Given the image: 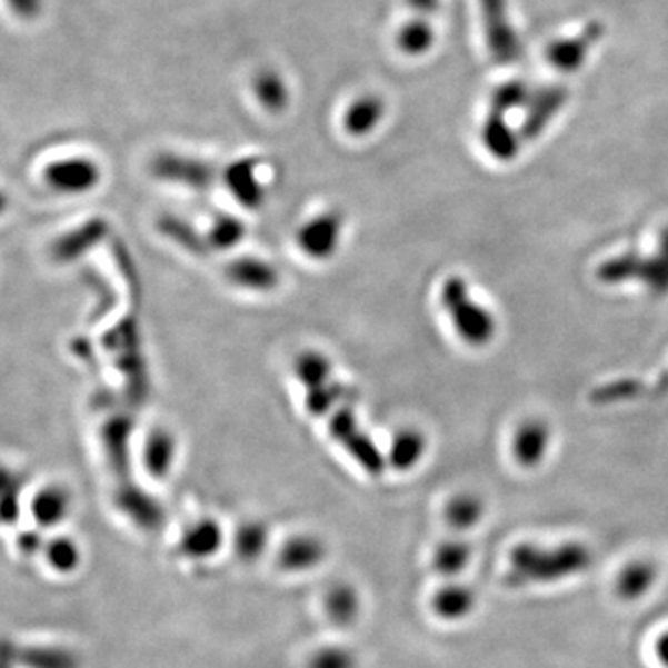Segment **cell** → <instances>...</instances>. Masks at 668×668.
<instances>
[{
  "label": "cell",
  "mask_w": 668,
  "mask_h": 668,
  "mask_svg": "<svg viewBox=\"0 0 668 668\" xmlns=\"http://www.w3.org/2000/svg\"><path fill=\"white\" fill-rule=\"evenodd\" d=\"M437 41V34L429 19L415 18L398 30L396 36V46L399 51L403 52L405 57L420 58L431 51Z\"/></svg>",
  "instance_id": "obj_26"
},
{
  "label": "cell",
  "mask_w": 668,
  "mask_h": 668,
  "mask_svg": "<svg viewBox=\"0 0 668 668\" xmlns=\"http://www.w3.org/2000/svg\"><path fill=\"white\" fill-rule=\"evenodd\" d=\"M18 546L24 556H36L46 550V540L38 531H23L19 535Z\"/></svg>",
  "instance_id": "obj_43"
},
{
  "label": "cell",
  "mask_w": 668,
  "mask_h": 668,
  "mask_svg": "<svg viewBox=\"0 0 668 668\" xmlns=\"http://www.w3.org/2000/svg\"><path fill=\"white\" fill-rule=\"evenodd\" d=\"M310 668H355V657L342 648H323L310 659Z\"/></svg>",
  "instance_id": "obj_41"
},
{
  "label": "cell",
  "mask_w": 668,
  "mask_h": 668,
  "mask_svg": "<svg viewBox=\"0 0 668 668\" xmlns=\"http://www.w3.org/2000/svg\"><path fill=\"white\" fill-rule=\"evenodd\" d=\"M223 277L232 288L255 296L277 292L282 285V273L277 265L257 255L232 257L223 268Z\"/></svg>",
  "instance_id": "obj_8"
},
{
  "label": "cell",
  "mask_w": 668,
  "mask_h": 668,
  "mask_svg": "<svg viewBox=\"0 0 668 668\" xmlns=\"http://www.w3.org/2000/svg\"><path fill=\"white\" fill-rule=\"evenodd\" d=\"M266 545H268V529L265 524H243L235 537V550L243 561H253L257 557L262 556Z\"/></svg>",
  "instance_id": "obj_37"
},
{
  "label": "cell",
  "mask_w": 668,
  "mask_h": 668,
  "mask_svg": "<svg viewBox=\"0 0 668 668\" xmlns=\"http://www.w3.org/2000/svg\"><path fill=\"white\" fill-rule=\"evenodd\" d=\"M259 169L257 158H240L221 169V182L226 190L246 210H260L268 201V188L265 180L260 179Z\"/></svg>",
  "instance_id": "obj_10"
},
{
  "label": "cell",
  "mask_w": 668,
  "mask_h": 668,
  "mask_svg": "<svg viewBox=\"0 0 668 668\" xmlns=\"http://www.w3.org/2000/svg\"><path fill=\"white\" fill-rule=\"evenodd\" d=\"M46 182L60 196H88L102 182V169L93 158L68 157L47 166Z\"/></svg>",
  "instance_id": "obj_7"
},
{
  "label": "cell",
  "mask_w": 668,
  "mask_h": 668,
  "mask_svg": "<svg viewBox=\"0 0 668 668\" xmlns=\"http://www.w3.org/2000/svg\"><path fill=\"white\" fill-rule=\"evenodd\" d=\"M246 237H248L246 221L229 212L213 216L205 229V238H207L210 253H231L242 246Z\"/></svg>",
  "instance_id": "obj_18"
},
{
  "label": "cell",
  "mask_w": 668,
  "mask_h": 668,
  "mask_svg": "<svg viewBox=\"0 0 668 668\" xmlns=\"http://www.w3.org/2000/svg\"><path fill=\"white\" fill-rule=\"evenodd\" d=\"M346 227L348 221L343 212L338 208H326L305 219L293 235V242L299 253L310 262H331L342 249Z\"/></svg>",
  "instance_id": "obj_4"
},
{
  "label": "cell",
  "mask_w": 668,
  "mask_h": 668,
  "mask_svg": "<svg viewBox=\"0 0 668 668\" xmlns=\"http://www.w3.org/2000/svg\"><path fill=\"white\" fill-rule=\"evenodd\" d=\"M550 427L542 420H526L512 437V456L524 468L539 467L550 446Z\"/></svg>",
  "instance_id": "obj_15"
},
{
  "label": "cell",
  "mask_w": 668,
  "mask_h": 668,
  "mask_svg": "<svg viewBox=\"0 0 668 668\" xmlns=\"http://www.w3.org/2000/svg\"><path fill=\"white\" fill-rule=\"evenodd\" d=\"M10 207V197L7 196V191L0 190V216L7 212Z\"/></svg>",
  "instance_id": "obj_47"
},
{
  "label": "cell",
  "mask_w": 668,
  "mask_h": 668,
  "mask_svg": "<svg viewBox=\"0 0 668 668\" xmlns=\"http://www.w3.org/2000/svg\"><path fill=\"white\" fill-rule=\"evenodd\" d=\"M606 24L590 21L576 36L559 38L546 47V60L561 73H576L589 60L590 52L604 40Z\"/></svg>",
  "instance_id": "obj_9"
},
{
  "label": "cell",
  "mask_w": 668,
  "mask_h": 668,
  "mask_svg": "<svg viewBox=\"0 0 668 668\" xmlns=\"http://www.w3.org/2000/svg\"><path fill=\"white\" fill-rule=\"evenodd\" d=\"M292 373L303 390H309V388L321 387V385L332 381L335 365H332L331 357L320 349H303L293 357Z\"/></svg>",
  "instance_id": "obj_22"
},
{
  "label": "cell",
  "mask_w": 668,
  "mask_h": 668,
  "mask_svg": "<svg viewBox=\"0 0 668 668\" xmlns=\"http://www.w3.org/2000/svg\"><path fill=\"white\" fill-rule=\"evenodd\" d=\"M47 561L51 562V567L58 572H73L74 568L79 567L80 550L77 542L68 539V537H58L46 545Z\"/></svg>",
  "instance_id": "obj_39"
},
{
  "label": "cell",
  "mask_w": 668,
  "mask_h": 668,
  "mask_svg": "<svg viewBox=\"0 0 668 668\" xmlns=\"http://www.w3.org/2000/svg\"><path fill=\"white\" fill-rule=\"evenodd\" d=\"M438 303L443 315L450 318L457 337L470 348H485L495 340L498 332L496 316L472 298L467 279L461 276L446 277L438 290Z\"/></svg>",
  "instance_id": "obj_1"
},
{
  "label": "cell",
  "mask_w": 668,
  "mask_h": 668,
  "mask_svg": "<svg viewBox=\"0 0 668 668\" xmlns=\"http://www.w3.org/2000/svg\"><path fill=\"white\" fill-rule=\"evenodd\" d=\"M639 251L629 249V251H624L617 257L604 260L598 271H596V277H598V281L609 285V287L637 282V279H639Z\"/></svg>",
  "instance_id": "obj_30"
},
{
  "label": "cell",
  "mask_w": 668,
  "mask_h": 668,
  "mask_svg": "<svg viewBox=\"0 0 668 668\" xmlns=\"http://www.w3.org/2000/svg\"><path fill=\"white\" fill-rule=\"evenodd\" d=\"M253 91L260 107L271 116L287 112V108L290 107V86L276 69H260L259 73L255 74Z\"/></svg>",
  "instance_id": "obj_20"
},
{
  "label": "cell",
  "mask_w": 668,
  "mask_h": 668,
  "mask_svg": "<svg viewBox=\"0 0 668 668\" xmlns=\"http://www.w3.org/2000/svg\"><path fill=\"white\" fill-rule=\"evenodd\" d=\"M387 116V102L377 93L357 97L343 112L342 127L351 138H368L373 134Z\"/></svg>",
  "instance_id": "obj_13"
},
{
  "label": "cell",
  "mask_w": 668,
  "mask_h": 668,
  "mask_svg": "<svg viewBox=\"0 0 668 668\" xmlns=\"http://www.w3.org/2000/svg\"><path fill=\"white\" fill-rule=\"evenodd\" d=\"M476 604V596L465 585H446L432 598V609L438 617L457 620L467 617Z\"/></svg>",
  "instance_id": "obj_29"
},
{
  "label": "cell",
  "mask_w": 668,
  "mask_h": 668,
  "mask_svg": "<svg viewBox=\"0 0 668 668\" xmlns=\"http://www.w3.org/2000/svg\"><path fill=\"white\" fill-rule=\"evenodd\" d=\"M657 657L668 668V634L661 635V639L657 642Z\"/></svg>",
  "instance_id": "obj_46"
},
{
  "label": "cell",
  "mask_w": 668,
  "mask_h": 668,
  "mask_svg": "<svg viewBox=\"0 0 668 668\" xmlns=\"http://www.w3.org/2000/svg\"><path fill=\"white\" fill-rule=\"evenodd\" d=\"M71 511V495L68 489L51 485L41 489L32 500V517L41 528H54L62 524Z\"/></svg>",
  "instance_id": "obj_24"
},
{
  "label": "cell",
  "mask_w": 668,
  "mask_h": 668,
  "mask_svg": "<svg viewBox=\"0 0 668 668\" xmlns=\"http://www.w3.org/2000/svg\"><path fill=\"white\" fill-rule=\"evenodd\" d=\"M349 398V388L337 377L321 387L303 390V407L310 416L326 420L338 405Z\"/></svg>",
  "instance_id": "obj_28"
},
{
  "label": "cell",
  "mask_w": 668,
  "mask_h": 668,
  "mask_svg": "<svg viewBox=\"0 0 668 668\" xmlns=\"http://www.w3.org/2000/svg\"><path fill=\"white\" fill-rule=\"evenodd\" d=\"M327 612L335 622L351 624L359 612V596L355 595L353 589L338 585L335 589L329 590L326 601Z\"/></svg>",
  "instance_id": "obj_38"
},
{
  "label": "cell",
  "mask_w": 668,
  "mask_h": 668,
  "mask_svg": "<svg viewBox=\"0 0 668 668\" xmlns=\"http://www.w3.org/2000/svg\"><path fill=\"white\" fill-rule=\"evenodd\" d=\"M21 489L23 481L7 468L0 467V524L18 522L21 512Z\"/></svg>",
  "instance_id": "obj_33"
},
{
  "label": "cell",
  "mask_w": 668,
  "mask_h": 668,
  "mask_svg": "<svg viewBox=\"0 0 668 668\" xmlns=\"http://www.w3.org/2000/svg\"><path fill=\"white\" fill-rule=\"evenodd\" d=\"M223 545V531L213 518H201L186 529L180 539V550L191 559H207L218 554Z\"/></svg>",
  "instance_id": "obj_19"
},
{
  "label": "cell",
  "mask_w": 668,
  "mask_h": 668,
  "mask_svg": "<svg viewBox=\"0 0 668 668\" xmlns=\"http://www.w3.org/2000/svg\"><path fill=\"white\" fill-rule=\"evenodd\" d=\"M8 7L24 21H34L43 10V0H7Z\"/></svg>",
  "instance_id": "obj_42"
},
{
  "label": "cell",
  "mask_w": 668,
  "mask_h": 668,
  "mask_svg": "<svg viewBox=\"0 0 668 668\" xmlns=\"http://www.w3.org/2000/svg\"><path fill=\"white\" fill-rule=\"evenodd\" d=\"M18 665L24 668H79V657L62 646L18 648Z\"/></svg>",
  "instance_id": "obj_27"
},
{
  "label": "cell",
  "mask_w": 668,
  "mask_h": 668,
  "mask_svg": "<svg viewBox=\"0 0 668 668\" xmlns=\"http://www.w3.org/2000/svg\"><path fill=\"white\" fill-rule=\"evenodd\" d=\"M568 102V90L561 84L539 86L531 91L528 104L524 108L520 136L522 140L534 141L548 129V124L556 119Z\"/></svg>",
  "instance_id": "obj_11"
},
{
  "label": "cell",
  "mask_w": 668,
  "mask_h": 668,
  "mask_svg": "<svg viewBox=\"0 0 668 668\" xmlns=\"http://www.w3.org/2000/svg\"><path fill=\"white\" fill-rule=\"evenodd\" d=\"M483 501L478 496L459 495L446 506V520L456 529H470L483 517Z\"/></svg>",
  "instance_id": "obj_34"
},
{
  "label": "cell",
  "mask_w": 668,
  "mask_h": 668,
  "mask_svg": "<svg viewBox=\"0 0 668 668\" xmlns=\"http://www.w3.org/2000/svg\"><path fill=\"white\" fill-rule=\"evenodd\" d=\"M18 665V646L12 640H0V668H16Z\"/></svg>",
  "instance_id": "obj_45"
},
{
  "label": "cell",
  "mask_w": 668,
  "mask_h": 668,
  "mask_svg": "<svg viewBox=\"0 0 668 668\" xmlns=\"http://www.w3.org/2000/svg\"><path fill=\"white\" fill-rule=\"evenodd\" d=\"M531 91L534 90L524 80H507L492 91L490 112L507 116V113L520 110V108L524 110L528 104L529 97H531Z\"/></svg>",
  "instance_id": "obj_32"
},
{
  "label": "cell",
  "mask_w": 668,
  "mask_h": 668,
  "mask_svg": "<svg viewBox=\"0 0 668 668\" xmlns=\"http://www.w3.org/2000/svg\"><path fill=\"white\" fill-rule=\"evenodd\" d=\"M107 231V226L101 219L97 221H88V226L82 227L79 231H73L69 237H63L62 240H58L57 248H54V257L62 262H69V260L79 259L80 255L84 249L93 248L102 235Z\"/></svg>",
  "instance_id": "obj_31"
},
{
  "label": "cell",
  "mask_w": 668,
  "mask_h": 668,
  "mask_svg": "<svg viewBox=\"0 0 668 668\" xmlns=\"http://www.w3.org/2000/svg\"><path fill=\"white\" fill-rule=\"evenodd\" d=\"M177 456H179V446L173 432L166 427H154L149 431L141 448V462L152 479L162 481L168 478L173 470Z\"/></svg>",
  "instance_id": "obj_12"
},
{
  "label": "cell",
  "mask_w": 668,
  "mask_h": 668,
  "mask_svg": "<svg viewBox=\"0 0 668 668\" xmlns=\"http://www.w3.org/2000/svg\"><path fill=\"white\" fill-rule=\"evenodd\" d=\"M642 388L645 385L635 379H617V381L596 388L595 392L590 393V398H592V403H618V401H626V399L639 396Z\"/></svg>",
  "instance_id": "obj_40"
},
{
  "label": "cell",
  "mask_w": 668,
  "mask_h": 668,
  "mask_svg": "<svg viewBox=\"0 0 668 668\" xmlns=\"http://www.w3.org/2000/svg\"><path fill=\"white\" fill-rule=\"evenodd\" d=\"M427 453V438L416 427H401L393 432L385 457L387 465L398 472H410L420 465Z\"/></svg>",
  "instance_id": "obj_16"
},
{
  "label": "cell",
  "mask_w": 668,
  "mask_h": 668,
  "mask_svg": "<svg viewBox=\"0 0 668 668\" xmlns=\"http://www.w3.org/2000/svg\"><path fill=\"white\" fill-rule=\"evenodd\" d=\"M116 504L138 528L154 531L166 522V515L160 504L136 485H121L116 496Z\"/></svg>",
  "instance_id": "obj_14"
},
{
  "label": "cell",
  "mask_w": 668,
  "mask_h": 668,
  "mask_svg": "<svg viewBox=\"0 0 668 668\" xmlns=\"http://www.w3.org/2000/svg\"><path fill=\"white\" fill-rule=\"evenodd\" d=\"M157 227L158 231L162 232L169 242H173L175 246H179L188 253L197 255V257L210 253L205 231L197 229L188 219L179 218L173 213H163L162 218L158 219Z\"/></svg>",
  "instance_id": "obj_25"
},
{
  "label": "cell",
  "mask_w": 668,
  "mask_h": 668,
  "mask_svg": "<svg viewBox=\"0 0 668 668\" xmlns=\"http://www.w3.org/2000/svg\"><path fill=\"white\" fill-rule=\"evenodd\" d=\"M481 141L490 157L498 162H511L520 152L522 136L507 123L506 116L490 112L481 127Z\"/></svg>",
  "instance_id": "obj_17"
},
{
  "label": "cell",
  "mask_w": 668,
  "mask_h": 668,
  "mask_svg": "<svg viewBox=\"0 0 668 668\" xmlns=\"http://www.w3.org/2000/svg\"><path fill=\"white\" fill-rule=\"evenodd\" d=\"M656 579V570L648 562H634L628 568H624L622 574L618 576V595L622 598H639L650 589Z\"/></svg>",
  "instance_id": "obj_35"
},
{
  "label": "cell",
  "mask_w": 668,
  "mask_h": 668,
  "mask_svg": "<svg viewBox=\"0 0 668 668\" xmlns=\"http://www.w3.org/2000/svg\"><path fill=\"white\" fill-rule=\"evenodd\" d=\"M149 169L152 177L160 182L197 191L210 190L218 180H221V171L213 166V162L182 152H158L149 163Z\"/></svg>",
  "instance_id": "obj_5"
},
{
  "label": "cell",
  "mask_w": 668,
  "mask_h": 668,
  "mask_svg": "<svg viewBox=\"0 0 668 668\" xmlns=\"http://www.w3.org/2000/svg\"><path fill=\"white\" fill-rule=\"evenodd\" d=\"M327 431L332 440L359 465L371 478H379L387 470L385 451L377 446L376 440L360 426L359 415L351 399H346L327 416Z\"/></svg>",
  "instance_id": "obj_2"
},
{
  "label": "cell",
  "mask_w": 668,
  "mask_h": 668,
  "mask_svg": "<svg viewBox=\"0 0 668 668\" xmlns=\"http://www.w3.org/2000/svg\"><path fill=\"white\" fill-rule=\"evenodd\" d=\"M323 557H326V548L321 545V540L310 535H301L282 546L279 551V567L288 572H305L318 567Z\"/></svg>",
  "instance_id": "obj_23"
},
{
  "label": "cell",
  "mask_w": 668,
  "mask_h": 668,
  "mask_svg": "<svg viewBox=\"0 0 668 668\" xmlns=\"http://www.w3.org/2000/svg\"><path fill=\"white\" fill-rule=\"evenodd\" d=\"M637 282L656 298L668 296V227L659 235L656 253L650 257L640 255Z\"/></svg>",
  "instance_id": "obj_21"
},
{
  "label": "cell",
  "mask_w": 668,
  "mask_h": 668,
  "mask_svg": "<svg viewBox=\"0 0 668 668\" xmlns=\"http://www.w3.org/2000/svg\"><path fill=\"white\" fill-rule=\"evenodd\" d=\"M479 10L490 57L500 66L518 62L522 57V43L511 21L509 0H479Z\"/></svg>",
  "instance_id": "obj_6"
},
{
  "label": "cell",
  "mask_w": 668,
  "mask_h": 668,
  "mask_svg": "<svg viewBox=\"0 0 668 668\" xmlns=\"http://www.w3.org/2000/svg\"><path fill=\"white\" fill-rule=\"evenodd\" d=\"M470 561V546L462 540H448L438 546L432 557L435 568L443 576H456L467 568Z\"/></svg>",
  "instance_id": "obj_36"
},
{
  "label": "cell",
  "mask_w": 668,
  "mask_h": 668,
  "mask_svg": "<svg viewBox=\"0 0 668 668\" xmlns=\"http://www.w3.org/2000/svg\"><path fill=\"white\" fill-rule=\"evenodd\" d=\"M416 18H432L440 10V0H407Z\"/></svg>",
  "instance_id": "obj_44"
},
{
  "label": "cell",
  "mask_w": 668,
  "mask_h": 668,
  "mask_svg": "<svg viewBox=\"0 0 668 668\" xmlns=\"http://www.w3.org/2000/svg\"><path fill=\"white\" fill-rule=\"evenodd\" d=\"M537 546H522L512 556V576L518 584L528 581H557L570 574L579 572L589 565V551L584 546L568 545L554 551H542Z\"/></svg>",
  "instance_id": "obj_3"
}]
</instances>
